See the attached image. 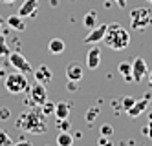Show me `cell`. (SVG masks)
Masks as SVG:
<instances>
[{"label": "cell", "mask_w": 152, "mask_h": 146, "mask_svg": "<svg viewBox=\"0 0 152 146\" xmlns=\"http://www.w3.org/2000/svg\"><path fill=\"white\" fill-rule=\"evenodd\" d=\"M103 42L110 49H114V51L126 49L128 44H130V33L121 24L112 22V24H108V28H106V33H104V37H103Z\"/></svg>", "instance_id": "obj_1"}, {"label": "cell", "mask_w": 152, "mask_h": 146, "mask_svg": "<svg viewBox=\"0 0 152 146\" xmlns=\"http://www.w3.org/2000/svg\"><path fill=\"white\" fill-rule=\"evenodd\" d=\"M17 128L24 130L28 133H35V135H40V133L46 131V122H44V115L39 113V111H26V113L20 115Z\"/></svg>", "instance_id": "obj_2"}, {"label": "cell", "mask_w": 152, "mask_h": 146, "mask_svg": "<svg viewBox=\"0 0 152 146\" xmlns=\"http://www.w3.org/2000/svg\"><path fill=\"white\" fill-rule=\"evenodd\" d=\"M4 86L9 93H13V95H18V93H24L28 92V88H29V82H28V77L26 73L22 71H17L15 73H9L6 78H4Z\"/></svg>", "instance_id": "obj_3"}, {"label": "cell", "mask_w": 152, "mask_h": 146, "mask_svg": "<svg viewBox=\"0 0 152 146\" xmlns=\"http://www.w3.org/2000/svg\"><path fill=\"white\" fill-rule=\"evenodd\" d=\"M130 22H132L134 29H145L152 24V15L147 7H137L130 13Z\"/></svg>", "instance_id": "obj_4"}, {"label": "cell", "mask_w": 152, "mask_h": 146, "mask_svg": "<svg viewBox=\"0 0 152 146\" xmlns=\"http://www.w3.org/2000/svg\"><path fill=\"white\" fill-rule=\"evenodd\" d=\"M7 57H9V64H11L17 71H22V73H33V68H31L29 60L24 57L22 53L15 51V53H9Z\"/></svg>", "instance_id": "obj_5"}, {"label": "cell", "mask_w": 152, "mask_h": 146, "mask_svg": "<svg viewBox=\"0 0 152 146\" xmlns=\"http://www.w3.org/2000/svg\"><path fill=\"white\" fill-rule=\"evenodd\" d=\"M28 92H29L31 102H33L35 106H40L42 102H46V100H48V92H46L44 84H40V82H35L33 86H29Z\"/></svg>", "instance_id": "obj_6"}, {"label": "cell", "mask_w": 152, "mask_h": 146, "mask_svg": "<svg viewBox=\"0 0 152 146\" xmlns=\"http://www.w3.org/2000/svg\"><path fill=\"white\" fill-rule=\"evenodd\" d=\"M147 73H148V68H147L145 59L136 57V59H134V62H132V81H134V82L143 81Z\"/></svg>", "instance_id": "obj_7"}, {"label": "cell", "mask_w": 152, "mask_h": 146, "mask_svg": "<svg viewBox=\"0 0 152 146\" xmlns=\"http://www.w3.org/2000/svg\"><path fill=\"white\" fill-rule=\"evenodd\" d=\"M106 28L108 24H99V26H94L90 29V33L84 37V44H97V42H101L103 37H104V33H106Z\"/></svg>", "instance_id": "obj_8"}, {"label": "cell", "mask_w": 152, "mask_h": 146, "mask_svg": "<svg viewBox=\"0 0 152 146\" xmlns=\"http://www.w3.org/2000/svg\"><path fill=\"white\" fill-rule=\"evenodd\" d=\"M37 9H39V0H24V4L18 7L17 11V15L18 17H35L37 15Z\"/></svg>", "instance_id": "obj_9"}, {"label": "cell", "mask_w": 152, "mask_h": 146, "mask_svg": "<svg viewBox=\"0 0 152 146\" xmlns=\"http://www.w3.org/2000/svg\"><path fill=\"white\" fill-rule=\"evenodd\" d=\"M148 102H150V95H145L141 100H136V102L126 110L128 117H139V115H141V113H143V111L148 108Z\"/></svg>", "instance_id": "obj_10"}, {"label": "cell", "mask_w": 152, "mask_h": 146, "mask_svg": "<svg viewBox=\"0 0 152 146\" xmlns=\"http://www.w3.org/2000/svg\"><path fill=\"white\" fill-rule=\"evenodd\" d=\"M33 77H35V81L37 82H40V84H48L51 78H53V73H51V70L48 68L46 64H42V66H39L37 70H33Z\"/></svg>", "instance_id": "obj_11"}, {"label": "cell", "mask_w": 152, "mask_h": 146, "mask_svg": "<svg viewBox=\"0 0 152 146\" xmlns=\"http://www.w3.org/2000/svg\"><path fill=\"white\" fill-rule=\"evenodd\" d=\"M66 78L68 81H75V82H79L81 78H83V66L79 64V62H70L68 66H66Z\"/></svg>", "instance_id": "obj_12"}, {"label": "cell", "mask_w": 152, "mask_h": 146, "mask_svg": "<svg viewBox=\"0 0 152 146\" xmlns=\"http://www.w3.org/2000/svg\"><path fill=\"white\" fill-rule=\"evenodd\" d=\"M99 64H101V49L97 46H94L86 53V66L90 70H95V68H99Z\"/></svg>", "instance_id": "obj_13"}, {"label": "cell", "mask_w": 152, "mask_h": 146, "mask_svg": "<svg viewBox=\"0 0 152 146\" xmlns=\"http://www.w3.org/2000/svg\"><path fill=\"white\" fill-rule=\"evenodd\" d=\"M70 110H72V102L68 100H61V102H55V119H68L70 117Z\"/></svg>", "instance_id": "obj_14"}, {"label": "cell", "mask_w": 152, "mask_h": 146, "mask_svg": "<svg viewBox=\"0 0 152 146\" xmlns=\"http://www.w3.org/2000/svg\"><path fill=\"white\" fill-rule=\"evenodd\" d=\"M6 24L11 28V29H15V31H24V29H26V22H24V18L18 17V15L7 17V18H6Z\"/></svg>", "instance_id": "obj_15"}, {"label": "cell", "mask_w": 152, "mask_h": 146, "mask_svg": "<svg viewBox=\"0 0 152 146\" xmlns=\"http://www.w3.org/2000/svg\"><path fill=\"white\" fill-rule=\"evenodd\" d=\"M64 49H66V44H64L62 38H51L48 44V51L53 55H61V53H64Z\"/></svg>", "instance_id": "obj_16"}, {"label": "cell", "mask_w": 152, "mask_h": 146, "mask_svg": "<svg viewBox=\"0 0 152 146\" xmlns=\"http://www.w3.org/2000/svg\"><path fill=\"white\" fill-rule=\"evenodd\" d=\"M117 71L121 73V77H125L126 82H132V64H128V62H119Z\"/></svg>", "instance_id": "obj_17"}, {"label": "cell", "mask_w": 152, "mask_h": 146, "mask_svg": "<svg viewBox=\"0 0 152 146\" xmlns=\"http://www.w3.org/2000/svg\"><path fill=\"white\" fill-rule=\"evenodd\" d=\"M55 142L59 146H72L73 144V137L70 135L68 131H61L59 135H57V139H55Z\"/></svg>", "instance_id": "obj_18"}, {"label": "cell", "mask_w": 152, "mask_h": 146, "mask_svg": "<svg viewBox=\"0 0 152 146\" xmlns=\"http://www.w3.org/2000/svg\"><path fill=\"white\" fill-rule=\"evenodd\" d=\"M83 24L88 28V29H92L94 26H97V13H95V11H88V13L84 15Z\"/></svg>", "instance_id": "obj_19"}, {"label": "cell", "mask_w": 152, "mask_h": 146, "mask_svg": "<svg viewBox=\"0 0 152 146\" xmlns=\"http://www.w3.org/2000/svg\"><path fill=\"white\" fill-rule=\"evenodd\" d=\"M13 144V139L7 135V131L0 128V146H11Z\"/></svg>", "instance_id": "obj_20"}, {"label": "cell", "mask_w": 152, "mask_h": 146, "mask_svg": "<svg viewBox=\"0 0 152 146\" xmlns=\"http://www.w3.org/2000/svg\"><path fill=\"white\" fill-rule=\"evenodd\" d=\"M9 53H11V51H9L7 44H6V38H4V35H0V57H7Z\"/></svg>", "instance_id": "obj_21"}, {"label": "cell", "mask_w": 152, "mask_h": 146, "mask_svg": "<svg viewBox=\"0 0 152 146\" xmlns=\"http://www.w3.org/2000/svg\"><path fill=\"white\" fill-rule=\"evenodd\" d=\"M40 106H42V115H48V113H53V111H55V104L48 102V100H46V102H42Z\"/></svg>", "instance_id": "obj_22"}, {"label": "cell", "mask_w": 152, "mask_h": 146, "mask_svg": "<svg viewBox=\"0 0 152 146\" xmlns=\"http://www.w3.org/2000/svg\"><path fill=\"white\" fill-rule=\"evenodd\" d=\"M55 124H57V128H59L61 131H68V130H70V121H68V119H57Z\"/></svg>", "instance_id": "obj_23"}, {"label": "cell", "mask_w": 152, "mask_h": 146, "mask_svg": "<svg viewBox=\"0 0 152 146\" xmlns=\"http://www.w3.org/2000/svg\"><path fill=\"white\" fill-rule=\"evenodd\" d=\"M99 115V108H94V110H88V113H86V122H92L95 121V117Z\"/></svg>", "instance_id": "obj_24"}, {"label": "cell", "mask_w": 152, "mask_h": 146, "mask_svg": "<svg viewBox=\"0 0 152 146\" xmlns=\"http://www.w3.org/2000/svg\"><path fill=\"white\" fill-rule=\"evenodd\" d=\"M134 102H136V99H134V97H125V99L121 100V108H123V110L126 111V110H128L130 106L134 104Z\"/></svg>", "instance_id": "obj_25"}, {"label": "cell", "mask_w": 152, "mask_h": 146, "mask_svg": "<svg viewBox=\"0 0 152 146\" xmlns=\"http://www.w3.org/2000/svg\"><path fill=\"white\" fill-rule=\"evenodd\" d=\"M112 133H114V128H112L110 124H103V126H101V135H103V137H110Z\"/></svg>", "instance_id": "obj_26"}, {"label": "cell", "mask_w": 152, "mask_h": 146, "mask_svg": "<svg viewBox=\"0 0 152 146\" xmlns=\"http://www.w3.org/2000/svg\"><path fill=\"white\" fill-rule=\"evenodd\" d=\"M9 115H11V111H9L7 108H0V119H2V121H7Z\"/></svg>", "instance_id": "obj_27"}, {"label": "cell", "mask_w": 152, "mask_h": 146, "mask_svg": "<svg viewBox=\"0 0 152 146\" xmlns=\"http://www.w3.org/2000/svg\"><path fill=\"white\" fill-rule=\"evenodd\" d=\"M68 89H70V92H75V89H77V88H75V81H70L68 82Z\"/></svg>", "instance_id": "obj_28"}, {"label": "cell", "mask_w": 152, "mask_h": 146, "mask_svg": "<svg viewBox=\"0 0 152 146\" xmlns=\"http://www.w3.org/2000/svg\"><path fill=\"white\" fill-rule=\"evenodd\" d=\"M114 2H115L119 7H125V6H126V0H114Z\"/></svg>", "instance_id": "obj_29"}, {"label": "cell", "mask_w": 152, "mask_h": 146, "mask_svg": "<svg viewBox=\"0 0 152 146\" xmlns=\"http://www.w3.org/2000/svg\"><path fill=\"white\" fill-rule=\"evenodd\" d=\"M97 142H99V144H110V142H108V139H106V137H101V139L97 141Z\"/></svg>", "instance_id": "obj_30"}, {"label": "cell", "mask_w": 152, "mask_h": 146, "mask_svg": "<svg viewBox=\"0 0 152 146\" xmlns=\"http://www.w3.org/2000/svg\"><path fill=\"white\" fill-rule=\"evenodd\" d=\"M148 82H150V88H152V70L148 71Z\"/></svg>", "instance_id": "obj_31"}, {"label": "cell", "mask_w": 152, "mask_h": 146, "mask_svg": "<svg viewBox=\"0 0 152 146\" xmlns=\"http://www.w3.org/2000/svg\"><path fill=\"white\" fill-rule=\"evenodd\" d=\"M2 2H4V4H13L15 0H2Z\"/></svg>", "instance_id": "obj_32"}, {"label": "cell", "mask_w": 152, "mask_h": 146, "mask_svg": "<svg viewBox=\"0 0 152 146\" xmlns=\"http://www.w3.org/2000/svg\"><path fill=\"white\" fill-rule=\"evenodd\" d=\"M4 75V68H2V64H0V77Z\"/></svg>", "instance_id": "obj_33"}, {"label": "cell", "mask_w": 152, "mask_h": 146, "mask_svg": "<svg viewBox=\"0 0 152 146\" xmlns=\"http://www.w3.org/2000/svg\"><path fill=\"white\" fill-rule=\"evenodd\" d=\"M2 26H4V20H2V17H0V29H2Z\"/></svg>", "instance_id": "obj_34"}]
</instances>
